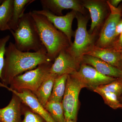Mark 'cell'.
I'll use <instances>...</instances> for the list:
<instances>
[{
    "mask_svg": "<svg viewBox=\"0 0 122 122\" xmlns=\"http://www.w3.org/2000/svg\"><path fill=\"white\" fill-rule=\"evenodd\" d=\"M121 47H122V46H121Z\"/></svg>",
    "mask_w": 122,
    "mask_h": 122,
    "instance_id": "cell-34",
    "label": "cell"
},
{
    "mask_svg": "<svg viewBox=\"0 0 122 122\" xmlns=\"http://www.w3.org/2000/svg\"><path fill=\"white\" fill-rule=\"evenodd\" d=\"M68 76V75H64L56 78L48 102H62L65 92Z\"/></svg>",
    "mask_w": 122,
    "mask_h": 122,
    "instance_id": "cell-19",
    "label": "cell"
},
{
    "mask_svg": "<svg viewBox=\"0 0 122 122\" xmlns=\"http://www.w3.org/2000/svg\"><path fill=\"white\" fill-rule=\"evenodd\" d=\"M13 36L16 48L20 51L37 52L45 47L40 39L36 24L31 11L24 13L21 18L17 28L10 30Z\"/></svg>",
    "mask_w": 122,
    "mask_h": 122,
    "instance_id": "cell-3",
    "label": "cell"
},
{
    "mask_svg": "<svg viewBox=\"0 0 122 122\" xmlns=\"http://www.w3.org/2000/svg\"><path fill=\"white\" fill-rule=\"evenodd\" d=\"M85 87L80 81L68 75L65 94L62 103L66 119L76 122L78 107V97L82 88Z\"/></svg>",
    "mask_w": 122,
    "mask_h": 122,
    "instance_id": "cell-6",
    "label": "cell"
},
{
    "mask_svg": "<svg viewBox=\"0 0 122 122\" xmlns=\"http://www.w3.org/2000/svg\"><path fill=\"white\" fill-rule=\"evenodd\" d=\"M33 11L46 17L57 29L66 35L70 45H72V37L73 34L72 24L74 19L76 17V12L72 10L66 15L57 16L55 15L49 10L45 9Z\"/></svg>",
    "mask_w": 122,
    "mask_h": 122,
    "instance_id": "cell-10",
    "label": "cell"
},
{
    "mask_svg": "<svg viewBox=\"0 0 122 122\" xmlns=\"http://www.w3.org/2000/svg\"><path fill=\"white\" fill-rule=\"evenodd\" d=\"M31 15L37 26L40 39L47 51L48 56L52 61L61 51L70 46L66 35L58 30L43 15L31 11Z\"/></svg>",
    "mask_w": 122,
    "mask_h": 122,
    "instance_id": "cell-2",
    "label": "cell"
},
{
    "mask_svg": "<svg viewBox=\"0 0 122 122\" xmlns=\"http://www.w3.org/2000/svg\"><path fill=\"white\" fill-rule=\"evenodd\" d=\"M40 2L43 9L48 10L60 16H62L63 10L69 9L81 14L85 12L82 5L76 0H41Z\"/></svg>",
    "mask_w": 122,
    "mask_h": 122,
    "instance_id": "cell-12",
    "label": "cell"
},
{
    "mask_svg": "<svg viewBox=\"0 0 122 122\" xmlns=\"http://www.w3.org/2000/svg\"><path fill=\"white\" fill-rule=\"evenodd\" d=\"M52 63H42L35 69L15 77L12 80L10 88L17 91L23 90L30 91L34 94L50 74Z\"/></svg>",
    "mask_w": 122,
    "mask_h": 122,
    "instance_id": "cell-4",
    "label": "cell"
},
{
    "mask_svg": "<svg viewBox=\"0 0 122 122\" xmlns=\"http://www.w3.org/2000/svg\"><path fill=\"white\" fill-rule=\"evenodd\" d=\"M119 100H120V102L122 104V93L121 95V96L119 97Z\"/></svg>",
    "mask_w": 122,
    "mask_h": 122,
    "instance_id": "cell-31",
    "label": "cell"
},
{
    "mask_svg": "<svg viewBox=\"0 0 122 122\" xmlns=\"http://www.w3.org/2000/svg\"><path fill=\"white\" fill-rule=\"evenodd\" d=\"M10 38V35H7L0 38V81L2 78L1 74L4 63L5 55L6 49V45ZM1 82H0V83Z\"/></svg>",
    "mask_w": 122,
    "mask_h": 122,
    "instance_id": "cell-25",
    "label": "cell"
},
{
    "mask_svg": "<svg viewBox=\"0 0 122 122\" xmlns=\"http://www.w3.org/2000/svg\"><path fill=\"white\" fill-rule=\"evenodd\" d=\"M86 55L96 57L117 68L119 67L122 61L120 53L97 46H95Z\"/></svg>",
    "mask_w": 122,
    "mask_h": 122,
    "instance_id": "cell-16",
    "label": "cell"
},
{
    "mask_svg": "<svg viewBox=\"0 0 122 122\" xmlns=\"http://www.w3.org/2000/svg\"><path fill=\"white\" fill-rule=\"evenodd\" d=\"M0 85L1 87H5L16 95L20 99L22 103L28 107L34 112L41 116L46 122H56L41 104L35 94L30 91L23 90L17 91L12 89L7 86L2 85L1 83Z\"/></svg>",
    "mask_w": 122,
    "mask_h": 122,
    "instance_id": "cell-11",
    "label": "cell"
},
{
    "mask_svg": "<svg viewBox=\"0 0 122 122\" xmlns=\"http://www.w3.org/2000/svg\"><path fill=\"white\" fill-rule=\"evenodd\" d=\"M13 0H4L0 5V30H10L8 24L13 9Z\"/></svg>",
    "mask_w": 122,
    "mask_h": 122,
    "instance_id": "cell-20",
    "label": "cell"
},
{
    "mask_svg": "<svg viewBox=\"0 0 122 122\" xmlns=\"http://www.w3.org/2000/svg\"><path fill=\"white\" fill-rule=\"evenodd\" d=\"M118 44L120 46H122V32L120 34V37L118 41Z\"/></svg>",
    "mask_w": 122,
    "mask_h": 122,
    "instance_id": "cell-29",
    "label": "cell"
},
{
    "mask_svg": "<svg viewBox=\"0 0 122 122\" xmlns=\"http://www.w3.org/2000/svg\"><path fill=\"white\" fill-rule=\"evenodd\" d=\"M52 61L45 47L37 52H22L16 48L14 43L10 42L5 49L1 82L8 86L14 77L23 72Z\"/></svg>",
    "mask_w": 122,
    "mask_h": 122,
    "instance_id": "cell-1",
    "label": "cell"
},
{
    "mask_svg": "<svg viewBox=\"0 0 122 122\" xmlns=\"http://www.w3.org/2000/svg\"><path fill=\"white\" fill-rule=\"evenodd\" d=\"M76 17L77 28L74 42L66 50L75 58L81 62L83 56L95 46V34H90L87 31V17L78 12L76 13Z\"/></svg>",
    "mask_w": 122,
    "mask_h": 122,
    "instance_id": "cell-5",
    "label": "cell"
},
{
    "mask_svg": "<svg viewBox=\"0 0 122 122\" xmlns=\"http://www.w3.org/2000/svg\"><path fill=\"white\" fill-rule=\"evenodd\" d=\"M122 1V0H111L109 1L110 4L115 8H117L118 5Z\"/></svg>",
    "mask_w": 122,
    "mask_h": 122,
    "instance_id": "cell-27",
    "label": "cell"
},
{
    "mask_svg": "<svg viewBox=\"0 0 122 122\" xmlns=\"http://www.w3.org/2000/svg\"><path fill=\"white\" fill-rule=\"evenodd\" d=\"M12 94L7 106L0 108V122H21L22 102L16 95Z\"/></svg>",
    "mask_w": 122,
    "mask_h": 122,
    "instance_id": "cell-13",
    "label": "cell"
},
{
    "mask_svg": "<svg viewBox=\"0 0 122 122\" xmlns=\"http://www.w3.org/2000/svg\"><path fill=\"white\" fill-rule=\"evenodd\" d=\"M56 77V76L50 73L34 94L44 107L48 102L52 94Z\"/></svg>",
    "mask_w": 122,
    "mask_h": 122,
    "instance_id": "cell-18",
    "label": "cell"
},
{
    "mask_svg": "<svg viewBox=\"0 0 122 122\" xmlns=\"http://www.w3.org/2000/svg\"><path fill=\"white\" fill-rule=\"evenodd\" d=\"M110 8V13L105 21L97 42V46L107 48L112 43L115 38L116 26L119 22L122 15V9L120 7L115 8L107 1Z\"/></svg>",
    "mask_w": 122,
    "mask_h": 122,
    "instance_id": "cell-8",
    "label": "cell"
},
{
    "mask_svg": "<svg viewBox=\"0 0 122 122\" xmlns=\"http://www.w3.org/2000/svg\"><path fill=\"white\" fill-rule=\"evenodd\" d=\"M64 122H74L73 121L71 120H69V119H65L64 120Z\"/></svg>",
    "mask_w": 122,
    "mask_h": 122,
    "instance_id": "cell-30",
    "label": "cell"
},
{
    "mask_svg": "<svg viewBox=\"0 0 122 122\" xmlns=\"http://www.w3.org/2000/svg\"><path fill=\"white\" fill-rule=\"evenodd\" d=\"M118 68L119 69L120 71V76L119 78H120L122 81V61L121 62V64H120L119 67Z\"/></svg>",
    "mask_w": 122,
    "mask_h": 122,
    "instance_id": "cell-28",
    "label": "cell"
},
{
    "mask_svg": "<svg viewBox=\"0 0 122 122\" xmlns=\"http://www.w3.org/2000/svg\"><path fill=\"white\" fill-rule=\"evenodd\" d=\"M21 111L22 115L24 116V119L21 122H46L41 116L34 112L22 103Z\"/></svg>",
    "mask_w": 122,
    "mask_h": 122,
    "instance_id": "cell-24",
    "label": "cell"
},
{
    "mask_svg": "<svg viewBox=\"0 0 122 122\" xmlns=\"http://www.w3.org/2000/svg\"><path fill=\"white\" fill-rule=\"evenodd\" d=\"M3 0H0V5L2 3V2H3Z\"/></svg>",
    "mask_w": 122,
    "mask_h": 122,
    "instance_id": "cell-33",
    "label": "cell"
},
{
    "mask_svg": "<svg viewBox=\"0 0 122 122\" xmlns=\"http://www.w3.org/2000/svg\"><path fill=\"white\" fill-rule=\"evenodd\" d=\"M96 88L102 91L114 93L119 97L122 93V81L120 78H117L111 83L99 86Z\"/></svg>",
    "mask_w": 122,
    "mask_h": 122,
    "instance_id": "cell-23",
    "label": "cell"
},
{
    "mask_svg": "<svg viewBox=\"0 0 122 122\" xmlns=\"http://www.w3.org/2000/svg\"><path fill=\"white\" fill-rule=\"evenodd\" d=\"M35 1V0H13L12 13L8 24L10 30L14 31L17 29L26 6Z\"/></svg>",
    "mask_w": 122,
    "mask_h": 122,
    "instance_id": "cell-17",
    "label": "cell"
},
{
    "mask_svg": "<svg viewBox=\"0 0 122 122\" xmlns=\"http://www.w3.org/2000/svg\"><path fill=\"white\" fill-rule=\"evenodd\" d=\"M82 83L85 87L93 90L96 87L111 83L117 78L101 74L91 66L81 63L78 71L71 74Z\"/></svg>",
    "mask_w": 122,
    "mask_h": 122,
    "instance_id": "cell-7",
    "label": "cell"
},
{
    "mask_svg": "<svg viewBox=\"0 0 122 122\" xmlns=\"http://www.w3.org/2000/svg\"><path fill=\"white\" fill-rule=\"evenodd\" d=\"M122 32V20H120L116 26L115 34V37L120 35Z\"/></svg>",
    "mask_w": 122,
    "mask_h": 122,
    "instance_id": "cell-26",
    "label": "cell"
},
{
    "mask_svg": "<svg viewBox=\"0 0 122 122\" xmlns=\"http://www.w3.org/2000/svg\"></svg>",
    "mask_w": 122,
    "mask_h": 122,
    "instance_id": "cell-35",
    "label": "cell"
},
{
    "mask_svg": "<svg viewBox=\"0 0 122 122\" xmlns=\"http://www.w3.org/2000/svg\"><path fill=\"white\" fill-rule=\"evenodd\" d=\"M81 62L92 66L101 74L114 78H119V69L108 64L99 58L86 55L82 57Z\"/></svg>",
    "mask_w": 122,
    "mask_h": 122,
    "instance_id": "cell-15",
    "label": "cell"
},
{
    "mask_svg": "<svg viewBox=\"0 0 122 122\" xmlns=\"http://www.w3.org/2000/svg\"><path fill=\"white\" fill-rule=\"evenodd\" d=\"M81 63L72 56L66 49L61 51L54 59L50 73L57 77L64 75H71L78 71Z\"/></svg>",
    "mask_w": 122,
    "mask_h": 122,
    "instance_id": "cell-9",
    "label": "cell"
},
{
    "mask_svg": "<svg viewBox=\"0 0 122 122\" xmlns=\"http://www.w3.org/2000/svg\"><path fill=\"white\" fill-rule=\"evenodd\" d=\"M119 53H120V55H121V57H122V50L120 51V52Z\"/></svg>",
    "mask_w": 122,
    "mask_h": 122,
    "instance_id": "cell-32",
    "label": "cell"
},
{
    "mask_svg": "<svg viewBox=\"0 0 122 122\" xmlns=\"http://www.w3.org/2000/svg\"><path fill=\"white\" fill-rule=\"evenodd\" d=\"M82 5L90 12L91 24L89 33L92 34L102 23L105 18L106 8L102 3L98 1H85Z\"/></svg>",
    "mask_w": 122,
    "mask_h": 122,
    "instance_id": "cell-14",
    "label": "cell"
},
{
    "mask_svg": "<svg viewBox=\"0 0 122 122\" xmlns=\"http://www.w3.org/2000/svg\"><path fill=\"white\" fill-rule=\"evenodd\" d=\"M56 122H64L65 117L62 102H48L44 107Z\"/></svg>",
    "mask_w": 122,
    "mask_h": 122,
    "instance_id": "cell-21",
    "label": "cell"
},
{
    "mask_svg": "<svg viewBox=\"0 0 122 122\" xmlns=\"http://www.w3.org/2000/svg\"><path fill=\"white\" fill-rule=\"evenodd\" d=\"M93 91L101 95L105 103L112 109L114 110L122 109V104L119 100V97L116 94L109 92L102 91L96 88Z\"/></svg>",
    "mask_w": 122,
    "mask_h": 122,
    "instance_id": "cell-22",
    "label": "cell"
}]
</instances>
